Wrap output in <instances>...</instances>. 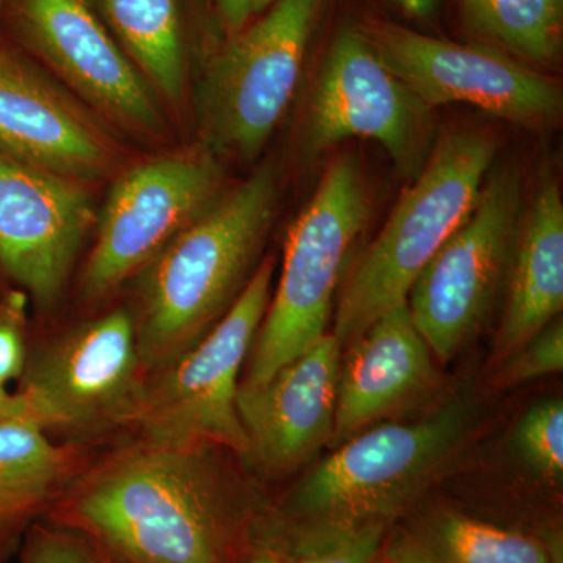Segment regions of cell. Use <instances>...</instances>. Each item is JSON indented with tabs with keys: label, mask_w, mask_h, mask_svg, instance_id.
Listing matches in <instances>:
<instances>
[{
	"label": "cell",
	"mask_w": 563,
	"mask_h": 563,
	"mask_svg": "<svg viewBox=\"0 0 563 563\" xmlns=\"http://www.w3.org/2000/svg\"><path fill=\"white\" fill-rule=\"evenodd\" d=\"M229 453L133 437L95 455L46 520L87 533L120 563H236L262 507L225 465Z\"/></svg>",
	"instance_id": "obj_1"
},
{
	"label": "cell",
	"mask_w": 563,
	"mask_h": 563,
	"mask_svg": "<svg viewBox=\"0 0 563 563\" xmlns=\"http://www.w3.org/2000/svg\"><path fill=\"white\" fill-rule=\"evenodd\" d=\"M279 180L265 163L132 277L129 310L147 374L195 346L242 295L276 218Z\"/></svg>",
	"instance_id": "obj_2"
},
{
	"label": "cell",
	"mask_w": 563,
	"mask_h": 563,
	"mask_svg": "<svg viewBox=\"0 0 563 563\" xmlns=\"http://www.w3.org/2000/svg\"><path fill=\"white\" fill-rule=\"evenodd\" d=\"M495 154L492 133L468 129L433 146L344 285L331 331L342 350L407 302L422 269L472 211Z\"/></svg>",
	"instance_id": "obj_3"
},
{
	"label": "cell",
	"mask_w": 563,
	"mask_h": 563,
	"mask_svg": "<svg viewBox=\"0 0 563 563\" xmlns=\"http://www.w3.org/2000/svg\"><path fill=\"white\" fill-rule=\"evenodd\" d=\"M147 373L125 307L29 344L20 395L52 439L96 450L139 426Z\"/></svg>",
	"instance_id": "obj_4"
},
{
	"label": "cell",
	"mask_w": 563,
	"mask_h": 563,
	"mask_svg": "<svg viewBox=\"0 0 563 563\" xmlns=\"http://www.w3.org/2000/svg\"><path fill=\"white\" fill-rule=\"evenodd\" d=\"M477 417L473 399L457 396L417 420L374 424L339 444L274 507L296 517L390 525L453 461Z\"/></svg>",
	"instance_id": "obj_5"
},
{
	"label": "cell",
	"mask_w": 563,
	"mask_h": 563,
	"mask_svg": "<svg viewBox=\"0 0 563 563\" xmlns=\"http://www.w3.org/2000/svg\"><path fill=\"white\" fill-rule=\"evenodd\" d=\"M369 218V192L351 155L333 161L291 225L279 285L269 299L240 387H257L329 333L333 295Z\"/></svg>",
	"instance_id": "obj_6"
},
{
	"label": "cell",
	"mask_w": 563,
	"mask_h": 563,
	"mask_svg": "<svg viewBox=\"0 0 563 563\" xmlns=\"http://www.w3.org/2000/svg\"><path fill=\"white\" fill-rule=\"evenodd\" d=\"M276 262L263 258L228 313L195 346L147 374L135 437L168 446L222 448L244 459L240 374L273 295Z\"/></svg>",
	"instance_id": "obj_7"
},
{
	"label": "cell",
	"mask_w": 563,
	"mask_h": 563,
	"mask_svg": "<svg viewBox=\"0 0 563 563\" xmlns=\"http://www.w3.org/2000/svg\"><path fill=\"white\" fill-rule=\"evenodd\" d=\"M521 217L520 174H490L468 217L415 280L407 307L437 362L453 361L483 328L509 276Z\"/></svg>",
	"instance_id": "obj_8"
},
{
	"label": "cell",
	"mask_w": 563,
	"mask_h": 563,
	"mask_svg": "<svg viewBox=\"0 0 563 563\" xmlns=\"http://www.w3.org/2000/svg\"><path fill=\"white\" fill-rule=\"evenodd\" d=\"M222 168L209 147L173 152L122 173L96 221L79 299L101 306L221 196Z\"/></svg>",
	"instance_id": "obj_9"
},
{
	"label": "cell",
	"mask_w": 563,
	"mask_h": 563,
	"mask_svg": "<svg viewBox=\"0 0 563 563\" xmlns=\"http://www.w3.org/2000/svg\"><path fill=\"white\" fill-rule=\"evenodd\" d=\"M320 0H276L232 36L199 87V117L211 152L252 158L290 106Z\"/></svg>",
	"instance_id": "obj_10"
},
{
	"label": "cell",
	"mask_w": 563,
	"mask_h": 563,
	"mask_svg": "<svg viewBox=\"0 0 563 563\" xmlns=\"http://www.w3.org/2000/svg\"><path fill=\"white\" fill-rule=\"evenodd\" d=\"M363 35L429 110L468 103L517 125L547 129L562 113L561 85L504 52L373 22Z\"/></svg>",
	"instance_id": "obj_11"
},
{
	"label": "cell",
	"mask_w": 563,
	"mask_h": 563,
	"mask_svg": "<svg viewBox=\"0 0 563 563\" xmlns=\"http://www.w3.org/2000/svg\"><path fill=\"white\" fill-rule=\"evenodd\" d=\"M10 14L29 49L96 114L140 139L168 136L157 95L87 0H10Z\"/></svg>",
	"instance_id": "obj_12"
},
{
	"label": "cell",
	"mask_w": 563,
	"mask_h": 563,
	"mask_svg": "<svg viewBox=\"0 0 563 563\" xmlns=\"http://www.w3.org/2000/svg\"><path fill=\"white\" fill-rule=\"evenodd\" d=\"M347 139L376 141L410 177L431 154V110L352 29L333 41L314 88L306 151L318 155Z\"/></svg>",
	"instance_id": "obj_13"
},
{
	"label": "cell",
	"mask_w": 563,
	"mask_h": 563,
	"mask_svg": "<svg viewBox=\"0 0 563 563\" xmlns=\"http://www.w3.org/2000/svg\"><path fill=\"white\" fill-rule=\"evenodd\" d=\"M90 192L0 154V272L51 312L96 224Z\"/></svg>",
	"instance_id": "obj_14"
},
{
	"label": "cell",
	"mask_w": 563,
	"mask_h": 563,
	"mask_svg": "<svg viewBox=\"0 0 563 563\" xmlns=\"http://www.w3.org/2000/svg\"><path fill=\"white\" fill-rule=\"evenodd\" d=\"M0 154L87 185L120 169L99 114L11 51L0 49Z\"/></svg>",
	"instance_id": "obj_15"
},
{
	"label": "cell",
	"mask_w": 563,
	"mask_h": 563,
	"mask_svg": "<svg viewBox=\"0 0 563 563\" xmlns=\"http://www.w3.org/2000/svg\"><path fill=\"white\" fill-rule=\"evenodd\" d=\"M343 350L331 332L285 363L266 383L240 387L243 461L266 477H284L331 444Z\"/></svg>",
	"instance_id": "obj_16"
},
{
	"label": "cell",
	"mask_w": 563,
	"mask_h": 563,
	"mask_svg": "<svg viewBox=\"0 0 563 563\" xmlns=\"http://www.w3.org/2000/svg\"><path fill=\"white\" fill-rule=\"evenodd\" d=\"M336 388L335 424L329 446L421 406L442 384L431 347L409 307H395L344 347Z\"/></svg>",
	"instance_id": "obj_17"
},
{
	"label": "cell",
	"mask_w": 563,
	"mask_h": 563,
	"mask_svg": "<svg viewBox=\"0 0 563 563\" xmlns=\"http://www.w3.org/2000/svg\"><path fill=\"white\" fill-rule=\"evenodd\" d=\"M507 301L487 372L555 321L563 309V202L553 179H544L521 217L506 282Z\"/></svg>",
	"instance_id": "obj_18"
},
{
	"label": "cell",
	"mask_w": 563,
	"mask_h": 563,
	"mask_svg": "<svg viewBox=\"0 0 563 563\" xmlns=\"http://www.w3.org/2000/svg\"><path fill=\"white\" fill-rule=\"evenodd\" d=\"M95 455L31 421L0 422V563L16 558L29 529L47 517Z\"/></svg>",
	"instance_id": "obj_19"
},
{
	"label": "cell",
	"mask_w": 563,
	"mask_h": 563,
	"mask_svg": "<svg viewBox=\"0 0 563 563\" xmlns=\"http://www.w3.org/2000/svg\"><path fill=\"white\" fill-rule=\"evenodd\" d=\"M387 526L296 517L262 506L236 563H379Z\"/></svg>",
	"instance_id": "obj_20"
},
{
	"label": "cell",
	"mask_w": 563,
	"mask_h": 563,
	"mask_svg": "<svg viewBox=\"0 0 563 563\" xmlns=\"http://www.w3.org/2000/svg\"><path fill=\"white\" fill-rule=\"evenodd\" d=\"M383 555L388 563H554L536 537L455 510L415 518L385 540Z\"/></svg>",
	"instance_id": "obj_21"
},
{
	"label": "cell",
	"mask_w": 563,
	"mask_h": 563,
	"mask_svg": "<svg viewBox=\"0 0 563 563\" xmlns=\"http://www.w3.org/2000/svg\"><path fill=\"white\" fill-rule=\"evenodd\" d=\"M99 5L121 49L155 95L180 103L187 62L177 0H99Z\"/></svg>",
	"instance_id": "obj_22"
},
{
	"label": "cell",
	"mask_w": 563,
	"mask_h": 563,
	"mask_svg": "<svg viewBox=\"0 0 563 563\" xmlns=\"http://www.w3.org/2000/svg\"><path fill=\"white\" fill-rule=\"evenodd\" d=\"M466 24L521 60L548 66L559 60L563 0H459Z\"/></svg>",
	"instance_id": "obj_23"
},
{
	"label": "cell",
	"mask_w": 563,
	"mask_h": 563,
	"mask_svg": "<svg viewBox=\"0 0 563 563\" xmlns=\"http://www.w3.org/2000/svg\"><path fill=\"white\" fill-rule=\"evenodd\" d=\"M518 457L543 479L558 483L563 476V402L543 399L532 406L514 433Z\"/></svg>",
	"instance_id": "obj_24"
},
{
	"label": "cell",
	"mask_w": 563,
	"mask_h": 563,
	"mask_svg": "<svg viewBox=\"0 0 563 563\" xmlns=\"http://www.w3.org/2000/svg\"><path fill=\"white\" fill-rule=\"evenodd\" d=\"M18 558L20 563H120L87 533L46 518L29 529Z\"/></svg>",
	"instance_id": "obj_25"
},
{
	"label": "cell",
	"mask_w": 563,
	"mask_h": 563,
	"mask_svg": "<svg viewBox=\"0 0 563 563\" xmlns=\"http://www.w3.org/2000/svg\"><path fill=\"white\" fill-rule=\"evenodd\" d=\"M562 320L551 322L531 342L526 343L512 357L490 373V385L496 390H510L532 380L562 373Z\"/></svg>",
	"instance_id": "obj_26"
},
{
	"label": "cell",
	"mask_w": 563,
	"mask_h": 563,
	"mask_svg": "<svg viewBox=\"0 0 563 563\" xmlns=\"http://www.w3.org/2000/svg\"><path fill=\"white\" fill-rule=\"evenodd\" d=\"M27 295L9 290L0 296V384L20 380L27 361Z\"/></svg>",
	"instance_id": "obj_27"
},
{
	"label": "cell",
	"mask_w": 563,
	"mask_h": 563,
	"mask_svg": "<svg viewBox=\"0 0 563 563\" xmlns=\"http://www.w3.org/2000/svg\"><path fill=\"white\" fill-rule=\"evenodd\" d=\"M276 0H217L221 20L231 35H236L250 25L255 16H261Z\"/></svg>",
	"instance_id": "obj_28"
},
{
	"label": "cell",
	"mask_w": 563,
	"mask_h": 563,
	"mask_svg": "<svg viewBox=\"0 0 563 563\" xmlns=\"http://www.w3.org/2000/svg\"><path fill=\"white\" fill-rule=\"evenodd\" d=\"M5 421H31V415L20 393H11L0 384V422Z\"/></svg>",
	"instance_id": "obj_29"
},
{
	"label": "cell",
	"mask_w": 563,
	"mask_h": 563,
	"mask_svg": "<svg viewBox=\"0 0 563 563\" xmlns=\"http://www.w3.org/2000/svg\"><path fill=\"white\" fill-rule=\"evenodd\" d=\"M398 2L410 16L426 20L435 11L439 0H398Z\"/></svg>",
	"instance_id": "obj_30"
},
{
	"label": "cell",
	"mask_w": 563,
	"mask_h": 563,
	"mask_svg": "<svg viewBox=\"0 0 563 563\" xmlns=\"http://www.w3.org/2000/svg\"><path fill=\"white\" fill-rule=\"evenodd\" d=\"M3 2H5V0H0V11H2Z\"/></svg>",
	"instance_id": "obj_31"
}]
</instances>
